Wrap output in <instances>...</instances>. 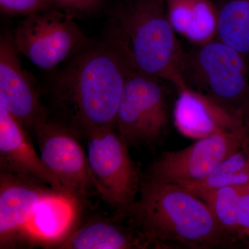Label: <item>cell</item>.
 Returning a JSON list of instances; mask_svg holds the SVG:
<instances>
[{"label":"cell","mask_w":249,"mask_h":249,"mask_svg":"<svg viewBox=\"0 0 249 249\" xmlns=\"http://www.w3.org/2000/svg\"><path fill=\"white\" fill-rule=\"evenodd\" d=\"M249 182V144L225 159L206 178L181 185L193 194ZM179 186V185H178Z\"/></svg>","instance_id":"18"},{"label":"cell","mask_w":249,"mask_h":249,"mask_svg":"<svg viewBox=\"0 0 249 249\" xmlns=\"http://www.w3.org/2000/svg\"><path fill=\"white\" fill-rule=\"evenodd\" d=\"M244 119H245V123L246 125L249 128V108L248 111H247L246 114L245 115V117H244Z\"/></svg>","instance_id":"23"},{"label":"cell","mask_w":249,"mask_h":249,"mask_svg":"<svg viewBox=\"0 0 249 249\" xmlns=\"http://www.w3.org/2000/svg\"><path fill=\"white\" fill-rule=\"evenodd\" d=\"M244 185L221 187L196 195L209 205L223 231L240 242L246 241L237 219L239 197Z\"/></svg>","instance_id":"19"},{"label":"cell","mask_w":249,"mask_h":249,"mask_svg":"<svg viewBox=\"0 0 249 249\" xmlns=\"http://www.w3.org/2000/svg\"><path fill=\"white\" fill-rule=\"evenodd\" d=\"M167 12L175 31L204 45L217 35L218 12L209 0H166Z\"/></svg>","instance_id":"16"},{"label":"cell","mask_w":249,"mask_h":249,"mask_svg":"<svg viewBox=\"0 0 249 249\" xmlns=\"http://www.w3.org/2000/svg\"><path fill=\"white\" fill-rule=\"evenodd\" d=\"M104 42L131 68L186 86L185 56L163 0H132L114 10L104 30Z\"/></svg>","instance_id":"3"},{"label":"cell","mask_w":249,"mask_h":249,"mask_svg":"<svg viewBox=\"0 0 249 249\" xmlns=\"http://www.w3.org/2000/svg\"><path fill=\"white\" fill-rule=\"evenodd\" d=\"M103 1V0H52L55 9L74 18L92 14L97 11Z\"/></svg>","instance_id":"21"},{"label":"cell","mask_w":249,"mask_h":249,"mask_svg":"<svg viewBox=\"0 0 249 249\" xmlns=\"http://www.w3.org/2000/svg\"><path fill=\"white\" fill-rule=\"evenodd\" d=\"M119 212L154 249H232L238 240L225 233L203 199L175 183L145 176L139 198Z\"/></svg>","instance_id":"2"},{"label":"cell","mask_w":249,"mask_h":249,"mask_svg":"<svg viewBox=\"0 0 249 249\" xmlns=\"http://www.w3.org/2000/svg\"><path fill=\"white\" fill-rule=\"evenodd\" d=\"M85 137L96 191L116 211L127 209L137 200L142 178L129 155L128 146L115 128L95 129Z\"/></svg>","instance_id":"7"},{"label":"cell","mask_w":249,"mask_h":249,"mask_svg":"<svg viewBox=\"0 0 249 249\" xmlns=\"http://www.w3.org/2000/svg\"><path fill=\"white\" fill-rule=\"evenodd\" d=\"M217 35L239 53H249V0H227L218 12Z\"/></svg>","instance_id":"17"},{"label":"cell","mask_w":249,"mask_h":249,"mask_svg":"<svg viewBox=\"0 0 249 249\" xmlns=\"http://www.w3.org/2000/svg\"><path fill=\"white\" fill-rule=\"evenodd\" d=\"M249 144V128L197 139L190 146L163 152L153 162L147 178L181 185L206 178L228 157Z\"/></svg>","instance_id":"8"},{"label":"cell","mask_w":249,"mask_h":249,"mask_svg":"<svg viewBox=\"0 0 249 249\" xmlns=\"http://www.w3.org/2000/svg\"><path fill=\"white\" fill-rule=\"evenodd\" d=\"M80 204L66 193L48 192L36 205L22 238L45 245L61 243L74 224Z\"/></svg>","instance_id":"14"},{"label":"cell","mask_w":249,"mask_h":249,"mask_svg":"<svg viewBox=\"0 0 249 249\" xmlns=\"http://www.w3.org/2000/svg\"><path fill=\"white\" fill-rule=\"evenodd\" d=\"M151 247L120 213L113 218H97L77 229L59 245L60 249H127Z\"/></svg>","instance_id":"15"},{"label":"cell","mask_w":249,"mask_h":249,"mask_svg":"<svg viewBox=\"0 0 249 249\" xmlns=\"http://www.w3.org/2000/svg\"><path fill=\"white\" fill-rule=\"evenodd\" d=\"M79 134L59 119L39 124L33 132L40 157L47 169L61 183L65 193L85 202L95 189L88 157L78 142Z\"/></svg>","instance_id":"9"},{"label":"cell","mask_w":249,"mask_h":249,"mask_svg":"<svg viewBox=\"0 0 249 249\" xmlns=\"http://www.w3.org/2000/svg\"><path fill=\"white\" fill-rule=\"evenodd\" d=\"M50 9H55L52 0H0V11L5 16L25 17Z\"/></svg>","instance_id":"20"},{"label":"cell","mask_w":249,"mask_h":249,"mask_svg":"<svg viewBox=\"0 0 249 249\" xmlns=\"http://www.w3.org/2000/svg\"><path fill=\"white\" fill-rule=\"evenodd\" d=\"M11 35L18 52L45 70L68 61L91 42L74 18L58 9L25 16Z\"/></svg>","instance_id":"6"},{"label":"cell","mask_w":249,"mask_h":249,"mask_svg":"<svg viewBox=\"0 0 249 249\" xmlns=\"http://www.w3.org/2000/svg\"><path fill=\"white\" fill-rule=\"evenodd\" d=\"M0 172L34 178L55 191L65 193L36 152L31 134L2 107H0Z\"/></svg>","instance_id":"12"},{"label":"cell","mask_w":249,"mask_h":249,"mask_svg":"<svg viewBox=\"0 0 249 249\" xmlns=\"http://www.w3.org/2000/svg\"><path fill=\"white\" fill-rule=\"evenodd\" d=\"M11 33L0 39V107L9 111L32 136L48 118L36 80L22 67Z\"/></svg>","instance_id":"10"},{"label":"cell","mask_w":249,"mask_h":249,"mask_svg":"<svg viewBox=\"0 0 249 249\" xmlns=\"http://www.w3.org/2000/svg\"><path fill=\"white\" fill-rule=\"evenodd\" d=\"M45 183L11 174L0 175V242L1 249L22 238L24 227L36 205L52 191Z\"/></svg>","instance_id":"13"},{"label":"cell","mask_w":249,"mask_h":249,"mask_svg":"<svg viewBox=\"0 0 249 249\" xmlns=\"http://www.w3.org/2000/svg\"><path fill=\"white\" fill-rule=\"evenodd\" d=\"M178 90L174 123L185 137L199 139L232 132L245 125L243 116L208 95L188 85Z\"/></svg>","instance_id":"11"},{"label":"cell","mask_w":249,"mask_h":249,"mask_svg":"<svg viewBox=\"0 0 249 249\" xmlns=\"http://www.w3.org/2000/svg\"><path fill=\"white\" fill-rule=\"evenodd\" d=\"M237 219L246 241L249 239V182L244 185L239 197Z\"/></svg>","instance_id":"22"},{"label":"cell","mask_w":249,"mask_h":249,"mask_svg":"<svg viewBox=\"0 0 249 249\" xmlns=\"http://www.w3.org/2000/svg\"><path fill=\"white\" fill-rule=\"evenodd\" d=\"M183 77L187 85L191 84L189 88L245 117L249 108V83L243 54L219 40L211 41L185 56Z\"/></svg>","instance_id":"4"},{"label":"cell","mask_w":249,"mask_h":249,"mask_svg":"<svg viewBox=\"0 0 249 249\" xmlns=\"http://www.w3.org/2000/svg\"><path fill=\"white\" fill-rule=\"evenodd\" d=\"M169 124L168 101L160 78L132 70L124 85L115 129L128 147H155Z\"/></svg>","instance_id":"5"},{"label":"cell","mask_w":249,"mask_h":249,"mask_svg":"<svg viewBox=\"0 0 249 249\" xmlns=\"http://www.w3.org/2000/svg\"><path fill=\"white\" fill-rule=\"evenodd\" d=\"M132 70L106 42H90L51 80L49 95L58 119L85 136L95 129L115 128Z\"/></svg>","instance_id":"1"}]
</instances>
